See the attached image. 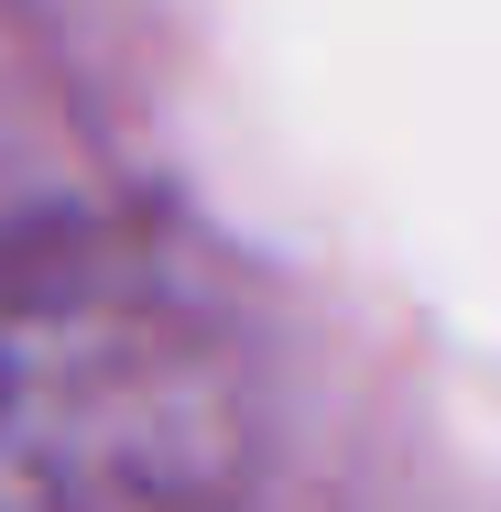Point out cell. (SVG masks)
Masks as SVG:
<instances>
[{"label": "cell", "instance_id": "obj_1", "mask_svg": "<svg viewBox=\"0 0 501 512\" xmlns=\"http://www.w3.org/2000/svg\"><path fill=\"white\" fill-rule=\"evenodd\" d=\"M251 436V349L186 262L88 218L0 240V512H218Z\"/></svg>", "mask_w": 501, "mask_h": 512}]
</instances>
